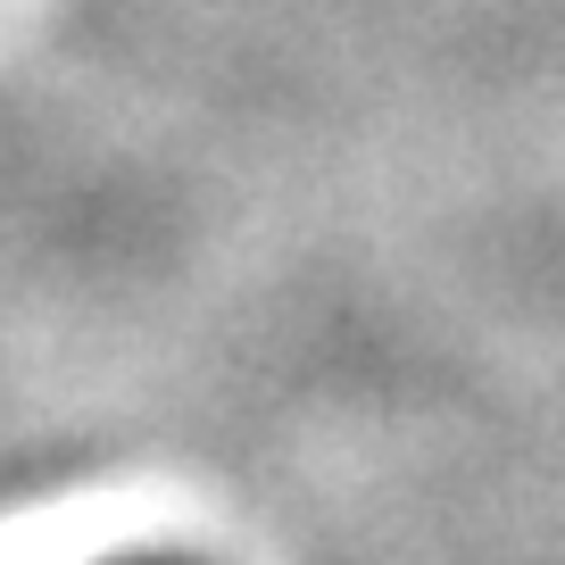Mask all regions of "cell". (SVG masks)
Here are the masks:
<instances>
[{"label":"cell","instance_id":"obj_1","mask_svg":"<svg viewBox=\"0 0 565 565\" xmlns=\"http://www.w3.org/2000/svg\"><path fill=\"white\" fill-rule=\"evenodd\" d=\"M125 565H183V557H125Z\"/></svg>","mask_w":565,"mask_h":565}]
</instances>
